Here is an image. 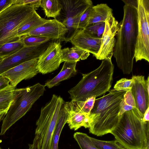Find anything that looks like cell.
Returning <instances> with one entry per match:
<instances>
[{
  "mask_svg": "<svg viewBox=\"0 0 149 149\" xmlns=\"http://www.w3.org/2000/svg\"><path fill=\"white\" fill-rule=\"evenodd\" d=\"M124 3L123 19L118 30L113 55L124 74L132 72L138 31L137 0H122Z\"/></svg>",
  "mask_w": 149,
  "mask_h": 149,
  "instance_id": "1",
  "label": "cell"
},
{
  "mask_svg": "<svg viewBox=\"0 0 149 149\" xmlns=\"http://www.w3.org/2000/svg\"><path fill=\"white\" fill-rule=\"evenodd\" d=\"M103 97L95 99L88 115L90 133L97 136L110 133L120 117V103L126 91L114 88Z\"/></svg>",
  "mask_w": 149,
  "mask_h": 149,
  "instance_id": "2",
  "label": "cell"
},
{
  "mask_svg": "<svg viewBox=\"0 0 149 149\" xmlns=\"http://www.w3.org/2000/svg\"><path fill=\"white\" fill-rule=\"evenodd\" d=\"M136 107L121 115L110 133L126 149H149V121Z\"/></svg>",
  "mask_w": 149,
  "mask_h": 149,
  "instance_id": "3",
  "label": "cell"
},
{
  "mask_svg": "<svg viewBox=\"0 0 149 149\" xmlns=\"http://www.w3.org/2000/svg\"><path fill=\"white\" fill-rule=\"evenodd\" d=\"M114 69L111 59H105L96 69L82 74L80 81L68 91L72 100L84 101L89 97L100 96L109 91L113 80Z\"/></svg>",
  "mask_w": 149,
  "mask_h": 149,
  "instance_id": "4",
  "label": "cell"
},
{
  "mask_svg": "<svg viewBox=\"0 0 149 149\" xmlns=\"http://www.w3.org/2000/svg\"><path fill=\"white\" fill-rule=\"evenodd\" d=\"M35 11L31 5L13 4L0 13V47L6 43L20 40L18 30Z\"/></svg>",
  "mask_w": 149,
  "mask_h": 149,
  "instance_id": "5",
  "label": "cell"
},
{
  "mask_svg": "<svg viewBox=\"0 0 149 149\" xmlns=\"http://www.w3.org/2000/svg\"><path fill=\"white\" fill-rule=\"evenodd\" d=\"M45 86L37 83L32 86L20 88L3 120L0 135L24 116L45 91Z\"/></svg>",
  "mask_w": 149,
  "mask_h": 149,
  "instance_id": "6",
  "label": "cell"
},
{
  "mask_svg": "<svg viewBox=\"0 0 149 149\" xmlns=\"http://www.w3.org/2000/svg\"><path fill=\"white\" fill-rule=\"evenodd\" d=\"M64 102L60 96L53 94L50 100L41 108L36 122L35 136L38 140L40 149H51L53 134Z\"/></svg>",
  "mask_w": 149,
  "mask_h": 149,
  "instance_id": "7",
  "label": "cell"
},
{
  "mask_svg": "<svg viewBox=\"0 0 149 149\" xmlns=\"http://www.w3.org/2000/svg\"><path fill=\"white\" fill-rule=\"evenodd\" d=\"M138 31L134 58L149 62V0H137Z\"/></svg>",
  "mask_w": 149,
  "mask_h": 149,
  "instance_id": "8",
  "label": "cell"
},
{
  "mask_svg": "<svg viewBox=\"0 0 149 149\" xmlns=\"http://www.w3.org/2000/svg\"><path fill=\"white\" fill-rule=\"evenodd\" d=\"M52 40L37 46H24L13 55L0 58V74L24 62L38 59L52 42Z\"/></svg>",
  "mask_w": 149,
  "mask_h": 149,
  "instance_id": "9",
  "label": "cell"
},
{
  "mask_svg": "<svg viewBox=\"0 0 149 149\" xmlns=\"http://www.w3.org/2000/svg\"><path fill=\"white\" fill-rule=\"evenodd\" d=\"M118 22L112 15L105 22L104 29L101 37L99 50L94 56L97 59H111L113 55L116 36L118 30Z\"/></svg>",
  "mask_w": 149,
  "mask_h": 149,
  "instance_id": "10",
  "label": "cell"
},
{
  "mask_svg": "<svg viewBox=\"0 0 149 149\" xmlns=\"http://www.w3.org/2000/svg\"><path fill=\"white\" fill-rule=\"evenodd\" d=\"M61 47L59 41L50 44L38 58L37 68L39 72L45 74L58 68L61 63Z\"/></svg>",
  "mask_w": 149,
  "mask_h": 149,
  "instance_id": "11",
  "label": "cell"
},
{
  "mask_svg": "<svg viewBox=\"0 0 149 149\" xmlns=\"http://www.w3.org/2000/svg\"><path fill=\"white\" fill-rule=\"evenodd\" d=\"M38 58L24 62L0 74L10 81V84L15 88L23 80L30 79L39 73L37 68Z\"/></svg>",
  "mask_w": 149,
  "mask_h": 149,
  "instance_id": "12",
  "label": "cell"
},
{
  "mask_svg": "<svg viewBox=\"0 0 149 149\" xmlns=\"http://www.w3.org/2000/svg\"><path fill=\"white\" fill-rule=\"evenodd\" d=\"M68 29L62 22L56 19H48L45 23L29 32L27 35L36 36L51 40L65 41Z\"/></svg>",
  "mask_w": 149,
  "mask_h": 149,
  "instance_id": "13",
  "label": "cell"
},
{
  "mask_svg": "<svg viewBox=\"0 0 149 149\" xmlns=\"http://www.w3.org/2000/svg\"><path fill=\"white\" fill-rule=\"evenodd\" d=\"M134 83L131 92L134 97L136 108L143 116L149 107V92L146 88V81L142 75H134L132 77Z\"/></svg>",
  "mask_w": 149,
  "mask_h": 149,
  "instance_id": "14",
  "label": "cell"
},
{
  "mask_svg": "<svg viewBox=\"0 0 149 149\" xmlns=\"http://www.w3.org/2000/svg\"><path fill=\"white\" fill-rule=\"evenodd\" d=\"M101 38L94 37L86 32L84 29H78L70 38V41L74 46L92 54L94 56L98 52Z\"/></svg>",
  "mask_w": 149,
  "mask_h": 149,
  "instance_id": "15",
  "label": "cell"
},
{
  "mask_svg": "<svg viewBox=\"0 0 149 149\" xmlns=\"http://www.w3.org/2000/svg\"><path fill=\"white\" fill-rule=\"evenodd\" d=\"M64 107L68 113L67 123L70 129L77 130L82 127L88 128V116L82 112L72 100L65 102Z\"/></svg>",
  "mask_w": 149,
  "mask_h": 149,
  "instance_id": "16",
  "label": "cell"
},
{
  "mask_svg": "<svg viewBox=\"0 0 149 149\" xmlns=\"http://www.w3.org/2000/svg\"><path fill=\"white\" fill-rule=\"evenodd\" d=\"M62 6L58 20L61 22L65 19L72 17L84 11L89 7L93 6L91 0H60Z\"/></svg>",
  "mask_w": 149,
  "mask_h": 149,
  "instance_id": "17",
  "label": "cell"
},
{
  "mask_svg": "<svg viewBox=\"0 0 149 149\" xmlns=\"http://www.w3.org/2000/svg\"><path fill=\"white\" fill-rule=\"evenodd\" d=\"M20 88L16 89L10 85L0 90V122L3 120Z\"/></svg>",
  "mask_w": 149,
  "mask_h": 149,
  "instance_id": "18",
  "label": "cell"
},
{
  "mask_svg": "<svg viewBox=\"0 0 149 149\" xmlns=\"http://www.w3.org/2000/svg\"><path fill=\"white\" fill-rule=\"evenodd\" d=\"M77 62L65 61L59 73L45 85L49 88L57 85L60 82L66 80L75 75L77 73L76 69Z\"/></svg>",
  "mask_w": 149,
  "mask_h": 149,
  "instance_id": "19",
  "label": "cell"
},
{
  "mask_svg": "<svg viewBox=\"0 0 149 149\" xmlns=\"http://www.w3.org/2000/svg\"><path fill=\"white\" fill-rule=\"evenodd\" d=\"M112 15V9L106 3H100L96 6H93L88 26L98 22H105Z\"/></svg>",
  "mask_w": 149,
  "mask_h": 149,
  "instance_id": "20",
  "label": "cell"
},
{
  "mask_svg": "<svg viewBox=\"0 0 149 149\" xmlns=\"http://www.w3.org/2000/svg\"><path fill=\"white\" fill-rule=\"evenodd\" d=\"M89 52L76 46L67 47L61 50V63L63 62H77L84 60L90 55Z\"/></svg>",
  "mask_w": 149,
  "mask_h": 149,
  "instance_id": "21",
  "label": "cell"
},
{
  "mask_svg": "<svg viewBox=\"0 0 149 149\" xmlns=\"http://www.w3.org/2000/svg\"><path fill=\"white\" fill-rule=\"evenodd\" d=\"M65 102L60 110L57 123L52 139L51 149H58L60 134L63 127L67 123L68 113L64 107Z\"/></svg>",
  "mask_w": 149,
  "mask_h": 149,
  "instance_id": "22",
  "label": "cell"
},
{
  "mask_svg": "<svg viewBox=\"0 0 149 149\" xmlns=\"http://www.w3.org/2000/svg\"><path fill=\"white\" fill-rule=\"evenodd\" d=\"M48 19L42 18L35 11L28 20L18 30V36L27 35L35 28L47 22Z\"/></svg>",
  "mask_w": 149,
  "mask_h": 149,
  "instance_id": "23",
  "label": "cell"
},
{
  "mask_svg": "<svg viewBox=\"0 0 149 149\" xmlns=\"http://www.w3.org/2000/svg\"><path fill=\"white\" fill-rule=\"evenodd\" d=\"M40 7L47 17L56 19L60 15L62 6L59 0H41Z\"/></svg>",
  "mask_w": 149,
  "mask_h": 149,
  "instance_id": "24",
  "label": "cell"
},
{
  "mask_svg": "<svg viewBox=\"0 0 149 149\" xmlns=\"http://www.w3.org/2000/svg\"><path fill=\"white\" fill-rule=\"evenodd\" d=\"M24 47V44L21 39L17 41L5 44L0 47V58L11 56Z\"/></svg>",
  "mask_w": 149,
  "mask_h": 149,
  "instance_id": "25",
  "label": "cell"
},
{
  "mask_svg": "<svg viewBox=\"0 0 149 149\" xmlns=\"http://www.w3.org/2000/svg\"><path fill=\"white\" fill-rule=\"evenodd\" d=\"M73 137L81 149H98L92 141L91 137L86 133L77 132L74 134Z\"/></svg>",
  "mask_w": 149,
  "mask_h": 149,
  "instance_id": "26",
  "label": "cell"
},
{
  "mask_svg": "<svg viewBox=\"0 0 149 149\" xmlns=\"http://www.w3.org/2000/svg\"><path fill=\"white\" fill-rule=\"evenodd\" d=\"M24 46L36 47L46 43L51 40L42 37L31 35H26L21 37Z\"/></svg>",
  "mask_w": 149,
  "mask_h": 149,
  "instance_id": "27",
  "label": "cell"
},
{
  "mask_svg": "<svg viewBox=\"0 0 149 149\" xmlns=\"http://www.w3.org/2000/svg\"><path fill=\"white\" fill-rule=\"evenodd\" d=\"M135 107V103L131 90L127 91L124 94L120 103V116L125 112Z\"/></svg>",
  "mask_w": 149,
  "mask_h": 149,
  "instance_id": "28",
  "label": "cell"
},
{
  "mask_svg": "<svg viewBox=\"0 0 149 149\" xmlns=\"http://www.w3.org/2000/svg\"><path fill=\"white\" fill-rule=\"evenodd\" d=\"M105 26V22H100L89 24L84 29L94 37L101 38Z\"/></svg>",
  "mask_w": 149,
  "mask_h": 149,
  "instance_id": "29",
  "label": "cell"
},
{
  "mask_svg": "<svg viewBox=\"0 0 149 149\" xmlns=\"http://www.w3.org/2000/svg\"><path fill=\"white\" fill-rule=\"evenodd\" d=\"M96 98L93 96L87 99L84 101L72 100L82 112L88 116L93 107Z\"/></svg>",
  "mask_w": 149,
  "mask_h": 149,
  "instance_id": "30",
  "label": "cell"
},
{
  "mask_svg": "<svg viewBox=\"0 0 149 149\" xmlns=\"http://www.w3.org/2000/svg\"><path fill=\"white\" fill-rule=\"evenodd\" d=\"M91 139L95 146L98 149H118L115 140L106 141L98 140L92 137Z\"/></svg>",
  "mask_w": 149,
  "mask_h": 149,
  "instance_id": "31",
  "label": "cell"
},
{
  "mask_svg": "<svg viewBox=\"0 0 149 149\" xmlns=\"http://www.w3.org/2000/svg\"><path fill=\"white\" fill-rule=\"evenodd\" d=\"M133 83L132 79L122 78L116 82L113 88L118 91L131 90Z\"/></svg>",
  "mask_w": 149,
  "mask_h": 149,
  "instance_id": "32",
  "label": "cell"
},
{
  "mask_svg": "<svg viewBox=\"0 0 149 149\" xmlns=\"http://www.w3.org/2000/svg\"><path fill=\"white\" fill-rule=\"evenodd\" d=\"M92 6L87 8L82 15L78 24V29H84L87 26Z\"/></svg>",
  "mask_w": 149,
  "mask_h": 149,
  "instance_id": "33",
  "label": "cell"
},
{
  "mask_svg": "<svg viewBox=\"0 0 149 149\" xmlns=\"http://www.w3.org/2000/svg\"><path fill=\"white\" fill-rule=\"evenodd\" d=\"M41 0H14L13 4L30 5L33 6L36 10L40 7Z\"/></svg>",
  "mask_w": 149,
  "mask_h": 149,
  "instance_id": "34",
  "label": "cell"
},
{
  "mask_svg": "<svg viewBox=\"0 0 149 149\" xmlns=\"http://www.w3.org/2000/svg\"><path fill=\"white\" fill-rule=\"evenodd\" d=\"M14 0H0V13L13 5Z\"/></svg>",
  "mask_w": 149,
  "mask_h": 149,
  "instance_id": "35",
  "label": "cell"
},
{
  "mask_svg": "<svg viewBox=\"0 0 149 149\" xmlns=\"http://www.w3.org/2000/svg\"><path fill=\"white\" fill-rule=\"evenodd\" d=\"M10 85V81L6 78L0 76V90Z\"/></svg>",
  "mask_w": 149,
  "mask_h": 149,
  "instance_id": "36",
  "label": "cell"
},
{
  "mask_svg": "<svg viewBox=\"0 0 149 149\" xmlns=\"http://www.w3.org/2000/svg\"><path fill=\"white\" fill-rule=\"evenodd\" d=\"M29 146L28 149H40L38 140L35 137L33 139L32 143L29 144Z\"/></svg>",
  "mask_w": 149,
  "mask_h": 149,
  "instance_id": "37",
  "label": "cell"
},
{
  "mask_svg": "<svg viewBox=\"0 0 149 149\" xmlns=\"http://www.w3.org/2000/svg\"><path fill=\"white\" fill-rule=\"evenodd\" d=\"M143 120L144 122L149 121V107L148 108L144 113Z\"/></svg>",
  "mask_w": 149,
  "mask_h": 149,
  "instance_id": "38",
  "label": "cell"
},
{
  "mask_svg": "<svg viewBox=\"0 0 149 149\" xmlns=\"http://www.w3.org/2000/svg\"><path fill=\"white\" fill-rule=\"evenodd\" d=\"M117 144L118 149H126L118 143L117 142Z\"/></svg>",
  "mask_w": 149,
  "mask_h": 149,
  "instance_id": "39",
  "label": "cell"
},
{
  "mask_svg": "<svg viewBox=\"0 0 149 149\" xmlns=\"http://www.w3.org/2000/svg\"><path fill=\"white\" fill-rule=\"evenodd\" d=\"M0 149H2L1 147H0Z\"/></svg>",
  "mask_w": 149,
  "mask_h": 149,
  "instance_id": "40",
  "label": "cell"
}]
</instances>
